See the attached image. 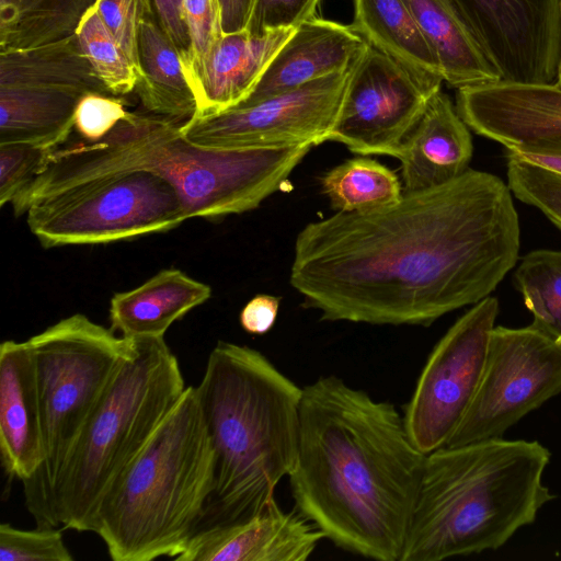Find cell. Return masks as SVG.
Returning a JSON list of instances; mask_svg holds the SVG:
<instances>
[{
	"mask_svg": "<svg viewBox=\"0 0 561 561\" xmlns=\"http://www.w3.org/2000/svg\"><path fill=\"white\" fill-rule=\"evenodd\" d=\"M519 220L499 176L467 169L296 237L290 285L322 321L427 327L490 296L516 265Z\"/></svg>",
	"mask_w": 561,
	"mask_h": 561,
	"instance_id": "cell-1",
	"label": "cell"
},
{
	"mask_svg": "<svg viewBox=\"0 0 561 561\" xmlns=\"http://www.w3.org/2000/svg\"><path fill=\"white\" fill-rule=\"evenodd\" d=\"M425 459L392 403L333 375L302 388L291 496L336 547L400 561Z\"/></svg>",
	"mask_w": 561,
	"mask_h": 561,
	"instance_id": "cell-2",
	"label": "cell"
},
{
	"mask_svg": "<svg viewBox=\"0 0 561 561\" xmlns=\"http://www.w3.org/2000/svg\"><path fill=\"white\" fill-rule=\"evenodd\" d=\"M195 391L216 463L194 534L251 515L275 499L297 458L302 388L257 350L218 341Z\"/></svg>",
	"mask_w": 561,
	"mask_h": 561,
	"instance_id": "cell-3",
	"label": "cell"
},
{
	"mask_svg": "<svg viewBox=\"0 0 561 561\" xmlns=\"http://www.w3.org/2000/svg\"><path fill=\"white\" fill-rule=\"evenodd\" d=\"M180 125L150 113L128 112L102 140L54 150L24 195L33 198L99 173L145 169L175 188L187 219H211L259 207L311 149L307 145L205 148L188 141Z\"/></svg>",
	"mask_w": 561,
	"mask_h": 561,
	"instance_id": "cell-4",
	"label": "cell"
},
{
	"mask_svg": "<svg viewBox=\"0 0 561 561\" xmlns=\"http://www.w3.org/2000/svg\"><path fill=\"white\" fill-rule=\"evenodd\" d=\"M550 451L495 438L426 455L400 561H440L504 546L554 500L543 483Z\"/></svg>",
	"mask_w": 561,
	"mask_h": 561,
	"instance_id": "cell-5",
	"label": "cell"
},
{
	"mask_svg": "<svg viewBox=\"0 0 561 561\" xmlns=\"http://www.w3.org/2000/svg\"><path fill=\"white\" fill-rule=\"evenodd\" d=\"M215 463L195 387L188 386L96 512L92 533L111 559H175L210 497Z\"/></svg>",
	"mask_w": 561,
	"mask_h": 561,
	"instance_id": "cell-6",
	"label": "cell"
},
{
	"mask_svg": "<svg viewBox=\"0 0 561 561\" xmlns=\"http://www.w3.org/2000/svg\"><path fill=\"white\" fill-rule=\"evenodd\" d=\"M135 340V339H134ZM64 462L36 527L92 531L96 512L186 386L176 356L161 339H136Z\"/></svg>",
	"mask_w": 561,
	"mask_h": 561,
	"instance_id": "cell-7",
	"label": "cell"
},
{
	"mask_svg": "<svg viewBox=\"0 0 561 561\" xmlns=\"http://www.w3.org/2000/svg\"><path fill=\"white\" fill-rule=\"evenodd\" d=\"M26 343L35 366L45 449L41 469L23 482L25 505L35 520L78 436L134 354L136 341L75 313Z\"/></svg>",
	"mask_w": 561,
	"mask_h": 561,
	"instance_id": "cell-8",
	"label": "cell"
},
{
	"mask_svg": "<svg viewBox=\"0 0 561 561\" xmlns=\"http://www.w3.org/2000/svg\"><path fill=\"white\" fill-rule=\"evenodd\" d=\"M23 214L44 248L117 242L165 232L187 219L175 188L145 169L73 181L33 198Z\"/></svg>",
	"mask_w": 561,
	"mask_h": 561,
	"instance_id": "cell-9",
	"label": "cell"
},
{
	"mask_svg": "<svg viewBox=\"0 0 561 561\" xmlns=\"http://www.w3.org/2000/svg\"><path fill=\"white\" fill-rule=\"evenodd\" d=\"M560 392L561 340L533 323L494 327L474 399L446 446L503 438Z\"/></svg>",
	"mask_w": 561,
	"mask_h": 561,
	"instance_id": "cell-10",
	"label": "cell"
},
{
	"mask_svg": "<svg viewBox=\"0 0 561 561\" xmlns=\"http://www.w3.org/2000/svg\"><path fill=\"white\" fill-rule=\"evenodd\" d=\"M497 313L494 297L474 304L430 354L403 415L412 443L424 454L446 446L468 412Z\"/></svg>",
	"mask_w": 561,
	"mask_h": 561,
	"instance_id": "cell-11",
	"label": "cell"
},
{
	"mask_svg": "<svg viewBox=\"0 0 561 561\" xmlns=\"http://www.w3.org/2000/svg\"><path fill=\"white\" fill-rule=\"evenodd\" d=\"M355 66L254 103L192 117L180 130L205 148L318 146L330 138Z\"/></svg>",
	"mask_w": 561,
	"mask_h": 561,
	"instance_id": "cell-12",
	"label": "cell"
},
{
	"mask_svg": "<svg viewBox=\"0 0 561 561\" xmlns=\"http://www.w3.org/2000/svg\"><path fill=\"white\" fill-rule=\"evenodd\" d=\"M443 81L369 45L354 68L329 140L357 154L397 158Z\"/></svg>",
	"mask_w": 561,
	"mask_h": 561,
	"instance_id": "cell-13",
	"label": "cell"
},
{
	"mask_svg": "<svg viewBox=\"0 0 561 561\" xmlns=\"http://www.w3.org/2000/svg\"><path fill=\"white\" fill-rule=\"evenodd\" d=\"M501 81L554 84L561 0H449Z\"/></svg>",
	"mask_w": 561,
	"mask_h": 561,
	"instance_id": "cell-14",
	"label": "cell"
},
{
	"mask_svg": "<svg viewBox=\"0 0 561 561\" xmlns=\"http://www.w3.org/2000/svg\"><path fill=\"white\" fill-rule=\"evenodd\" d=\"M456 108L476 134L514 153L561 147V89L496 81L458 89Z\"/></svg>",
	"mask_w": 561,
	"mask_h": 561,
	"instance_id": "cell-15",
	"label": "cell"
},
{
	"mask_svg": "<svg viewBox=\"0 0 561 561\" xmlns=\"http://www.w3.org/2000/svg\"><path fill=\"white\" fill-rule=\"evenodd\" d=\"M323 533L275 499L245 517L194 534L176 561H305Z\"/></svg>",
	"mask_w": 561,
	"mask_h": 561,
	"instance_id": "cell-16",
	"label": "cell"
},
{
	"mask_svg": "<svg viewBox=\"0 0 561 561\" xmlns=\"http://www.w3.org/2000/svg\"><path fill=\"white\" fill-rule=\"evenodd\" d=\"M368 46L351 24L314 16L294 30L241 103H254L351 69Z\"/></svg>",
	"mask_w": 561,
	"mask_h": 561,
	"instance_id": "cell-17",
	"label": "cell"
},
{
	"mask_svg": "<svg viewBox=\"0 0 561 561\" xmlns=\"http://www.w3.org/2000/svg\"><path fill=\"white\" fill-rule=\"evenodd\" d=\"M0 455L5 473L22 483L45 460L36 373L26 341L0 345Z\"/></svg>",
	"mask_w": 561,
	"mask_h": 561,
	"instance_id": "cell-18",
	"label": "cell"
},
{
	"mask_svg": "<svg viewBox=\"0 0 561 561\" xmlns=\"http://www.w3.org/2000/svg\"><path fill=\"white\" fill-rule=\"evenodd\" d=\"M295 28L263 36L247 30L224 34L190 81L195 94V116L224 112L243 102Z\"/></svg>",
	"mask_w": 561,
	"mask_h": 561,
	"instance_id": "cell-19",
	"label": "cell"
},
{
	"mask_svg": "<svg viewBox=\"0 0 561 561\" xmlns=\"http://www.w3.org/2000/svg\"><path fill=\"white\" fill-rule=\"evenodd\" d=\"M473 152L467 124L449 96L439 90L403 144L401 161L404 192L438 186L460 176Z\"/></svg>",
	"mask_w": 561,
	"mask_h": 561,
	"instance_id": "cell-20",
	"label": "cell"
},
{
	"mask_svg": "<svg viewBox=\"0 0 561 561\" xmlns=\"http://www.w3.org/2000/svg\"><path fill=\"white\" fill-rule=\"evenodd\" d=\"M211 288L178 268H165L140 286L116 293L110 329L127 339H161L173 322L204 304Z\"/></svg>",
	"mask_w": 561,
	"mask_h": 561,
	"instance_id": "cell-21",
	"label": "cell"
},
{
	"mask_svg": "<svg viewBox=\"0 0 561 561\" xmlns=\"http://www.w3.org/2000/svg\"><path fill=\"white\" fill-rule=\"evenodd\" d=\"M434 53L444 81L462 89L501 81L449 0H403Z\"/></svg>",
	"mask_w": 561,
	"mask_h": 561,
	"instance_id": "cell-22",
	"label": "cell"
},
{
	"mask_svg": "<svg viewBox=\"0 0 561 561\" xmlns=\"http://www.w3.org/2000/svg\"><path fill=\"white\" fill-rule=\"evenodd\" d=\"M0 88L112 94L93 71L77 34L32 48L0 51Z\"/></svg>",
	"mask_w": 561,
	"mask_h": 561,
	"instance_id": "cell-23",
	"label": "cell"
},
{
	"mask_svg": "<svg viewBox=\"0 0 561 561\" xmlns=\"http://www.w3.org/2000/svg\"><path fill=\"white\" fill-rule=\"evenodd\" d=\"M140 76L135 92L150 114L175 122L192 118L197 111L195 94L184 72L176 47L162 31L151 9L139 36Z\"/></svg>",
	"mask_w": 561,
	"mask_h": 561,
	"instance_id": "cell-24",
	"label": "cell"
},
{
	"mask_svg": "<svg viewBox=\"0 0 561 561\" xmlns=\"http://www.w3.org/2000/svg\"><path fill=\"white\" fill-rule=\"evenodd\" d=\"M82 96L55 89L0 88V144L56 149L75 128V113Z\"/></svg>",
	"mask_w": 561,
	"mask_h": 561,
	"instance_id": "cell-25",
	"label": "cell"
},
{
	"mask_svg": "<svg viewBox=\"0 0 561 561\" xmlns=\"http://www.w3.org/2000/svg\"><path fill=\"white\" fill-rule=\"evenodd\" d=\"M353 7L351 26L370 46L417 72L443 79L439 64L403 0H353Z\"/></svg>",
	"mask_w": 561,
	"mask_h": 561,
	"instance_id": "cell-26",
	"label": "cell"
},
{
	"mask_svg": "<svg viewBox=\"0 0 561 561\" xmlns=\"http://www.w3.org/2000/svg\"><path fill=\"white\" fill-rule=\"evenodd\" d=\"M98 0H0V51L32 48L76 34Z\"/></svg>",
	"mask_w": 561,
	"mask_h": 561,
	"instance_id": "cell-27",
	"label": "cell"
},
{
	"mask_svg": "<svg viewBox=\"0 0 561 561\" xmlns=\"http://www.w3.org/2000/svg\"><path fill=\"white\" fill-rule=\"evenodd\" d=\"M322 193L340 213H367L386 208L403 194L394 171L377 160L357 157L334 167L321 178Z\"/></svg>",
	"mask_w": 561,
	"mask_h": 561,
	"instance_id": "cell-28",
	"label": "cell"
},
{
	"mask_svg": "<svg viewBox=\"0 0 561 561\" xmlns=\"http://www.w3.org/2000/svg\"><path fill=\"white\" fill-rule=\"evenodd\" d=\"M517 288L533 324L561 340V250H537L515 272Z\"/></svg>",
	"mask_w": 561,
	"mask_h": 561,
	"instance_id": "cell-29",
	"label": "cell"
},
{
	"mask_svg": "<svg viewBox=\"0 0 561 561\" xmlns=\"http://www.w3.org/2000/svg\"><path fill=\"white\" fill-rule=\"evenodd\" d=\"M76 34L93 71L113 95L135 91L139 72L94 7L83 15Z\"/></svg>",
	"mask_w": 561,
	"mask_h": 561,
	"instance_id": "cell-30",
	"label": "cell"
},
{
	"mask_svg": "<svg viewBox=\"0 0 561 561\" xmlns=\"http://www.w3.org/2000/svg\"><path fill=\"white\" fill-rule=\"evenodd\" d=\"M508 187L519 201L538 208L561 230V172L507 151Z\"/></svg>",
	"mask_w": 561,
	"mask_h": 561,
	"instance_id": "cell-31",
	"label": "cell"
},
{
	"mask_svg": "<svg viewBox=\"0 0 561 561\" xmlns=\"http://www.w3.org/2000/svg\"><path fill=\"white\" fill-rule=\"evenodd\" d=\"M61 531L54 527L20 529L0 525V561H72Z\"/></svg>",
	"mask_w": 561,
	"mask_h": 561,
	"instance_id": "cell-32",
	"label": "cell"
},
{
	"mask_svg": "<svg viewBox=\"0 0 561 561\" xmlns=\"http://www.w3.org/2000/svg\"><path fill=\"white\" fill-rule=\"evenodd\" d=\"M25 144H0V206L13 199L44 170L53 151Z\"/></svg>",
	"mask_w": 561,
	"mask_h": 561,
	"instance_id": "cell-33",
	"label": "cell"
},
{
	"mask_svg": "<svg viewBox=\"0 0 561 561\" xmlns=\"http://www.w3.org/2000/svg\"><path fill=\"white\" fill-rule=\"evenodd\" d=\"M184 19L190 37V51L182 64L190 83L224 35L218 0H184Z\"/></svg>",
	"mask_w": 561,
	"mask_h": 561,
	"instance_id": "cell-34",
	"label": "cell"
},
{
	"mask_svg": "<svg viewBox=\"0 0 561 561\" xmlns=\"http://www.w3.org/2000/svg\"><path fill=\"white\" fill-rule=\"evenodd\" d=\"M94 8L140 76L139 36L149 0H98Z\"/></svg>",
	"mask_w": 561,
	"mask_h": 561,
	"instance_id": "cell-35",
	"label": "cell"
},
{
	"mask_svg": "<svg viewBox=\"0 0 561 561\" xmlns=\"http://www.w3.org/2000/svg\"><path fill=\"white\" fill-rule=\"evenodd\" d=\"M128 111L121 98L89 93L81 98L75 113V129L89 142L107 136L126 117Z\"/></svg>",
	"mask_w": 561,
	"mask_h": 561,
	"instance_id": "cell-36",
	"label": "cell"
},
{
	"mask_svg": "<svg viewBox=\"0 0 561 561\" xmlns=\"http://www.w3.org/2000/svg\"><path fill=\"white\" fill-rule=\"evenodd\" d=\"M321 0H254L247 31L256 36L296 28L316 16Z\"/></svg>",
	"mask_w": 561,
	"mask_h": 561,
	"instance_id": "cell-37",
	"label": "cell"
},
{
	"mask_svg": "<svg viewBox=\"0 0 561 561\" xmlns=\"http://www.w3.org/2000/svg\"><path fill=\"white\" fill-rule=\"evenodd\" d=\"M158 24L180 53L182 62L190 51V37L184 19V0H149Z\"/></svg>",
	"mask_w": 561,
	"mask_h": 561,
	"instance_id": "cell-38",
	"label": "cell"
},
{
	"mask_svg": "<svg viewBox=\"0 0 561 561\" xmlns=\"http://www.w3.org/2000/svg\"><path fill=\"white\" fill-rule=\"evenodd\" d=\"M280 298L267 294L253 297L240 312V324L249 334L267 333L276 322Z\"/></svg>",
	"mask_w": 561,
	"mask_h": 561,
	"instance_id": "cell-39",
	"label": "cell"
},
{
	"mask_svg": "<svg viewBox=\"0 0 561 561\" xmlns=\"http://www.w3.org/2000/svg\"><path fill=\"white\" fill-rule=\"evenodd\" d=\"M254 0H218L224 34L247 28Z\"/></svg>",
	"mask_w": 561,
	"mask_h": 561,
	"instance_id": "cell-40",
	"label": "cell"
},
{
	"mask_svg": "<svg viewBox=\"0 0 561 561\" xmlns=\"http://www.w3.org/2000/svg\"><path fill=\"white\" fill-rule=\"evenodd\" d=\"M511 152V151H508ZM520 159L561 172V147L537 150L526 153H514Z\"/></svg>",
	"mask_w": 561,
	"mask_h": 561,
	"instance_id": "cell-41",
	"label": "cell"
},
{
	"mask_svg": "<svg viewBox=\"0 0 561 561\" xmlns=\"http://www.w3.org/2000/svg\"><path fill=\"white\" fill-rule=\"evenodd\" d=\"M554 85H557L559 89H561V57H560V64H559L558 78H557Z\"/></svg>",
	"mask_w": 561,
	"mask_h": 561,
	"instance_id": "cell-42",
	"label": "cell"
}]
</instances>
